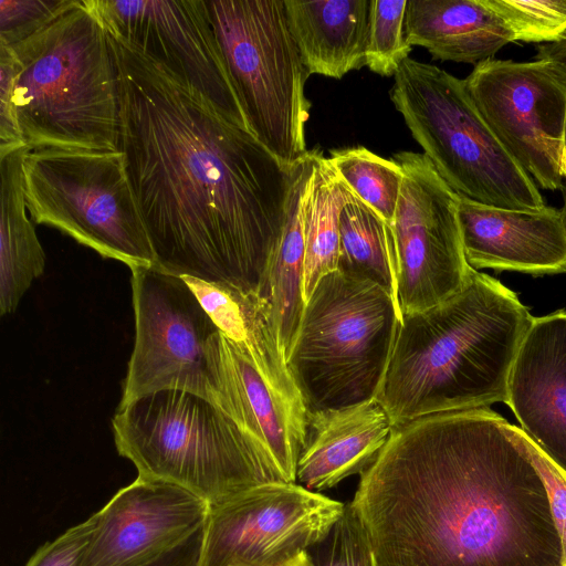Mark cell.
Returning a JSON list of instances; mask_svg holds the SVG:
<instances>
[{
  "mask_svg": "<svg viewBox=\"0 0 566 566\" xmlns=\"http://www.w3.org/2000/svg\"><path fill=\"white\" fill-rule=\"evenodd\" d=\"M9 48L25 147L119 150L118 75L91 0H65L48 23Z\"/></svg>",
  "mask_w": 566,
  "mask_h": 566,
  "instance_id": "obj_4",
  "label": "cell"
},
{
  "mask_svg": "<svg viewBox=\"0 0 566 566\" xmlns=\"http://www.w3.org/2000/svg\"><path fill=\"white\" fill-rule=\"evenodd\" d=\"M27 148V147H25ZM25 148L0 158V314L13 313L45 268V253L27 217L22 157Z\"/></svg>",
  "mask_w": 566,
  "mask_h": 566,
  "instance_id": "obj_24",
  "label": "cell"
},
{
  "mask_svg": "<svg viewBox=\"0 0 566 566\" xmlns=\"http://www.w3.org/2000/svg\"><path fill=\"white\" fill-rule=\"evenodd\" d=\"M390 99L457 195L512 210L547 206L537 185L480 115L463 80L409 57L394 76Z\"/></svg>",
  "mask_w": 566,
  "mask_h": 566,
  "instance_id": "obj_7",
  "label": "cell"
},
{
  "mask_svg": "<svg viewBox=\"0 0 566 566\" xmlns=\"http://www.w3.org/2000/svg\"><path fill=\"white\" fill-rule=\"evenodd\" d=\"M119 150L157 266L255 293L286 221L296 167L163 61L108 33Z\"/></svg>",
  "mask_w": 566,
  "mask_h": 566,
  "instance_id": "obj_1",
  "label": "cell"
},
{
  "mask_svg": "<svg viewBox=\"0 0 566 566\" xmlns=\"http://www.w3.org/2000/svg\"><path fill=\"white\" fill-rule=\"evenodd\" d=\"M535 60L545 61L566 83V40L558 43L539 44Z\"/></svg>",
  "mask_w": 566,
  "mask_h": 566,
  "instance_id": "obj_36",
  "label": "cell"
},
{
  "mask_svg": "<svg viewBox=\"0 0 566 566\" xmlns=\"http://www.w3.org/2000/svg\"><path fill=\"white\" fill-rule=\"evenodd\" d=\"M211 319L263 377L298 411L306 413L289 374L282 347L254 293L182 276Z\"/></svg>",
  "mask_w": 566,
  "mask_h": 566,
  "instance_id": "obj_22",
  "label": "cell"
},
{
  "mask_svg": "<svg viewBox=\"0 0 566 566\" xmlns=\"http://www.w3.org/2000/svg\"><path fill=\"white\" fill-rule=\"evenodd\" d=\"M345 186L327 158L313 149V166L303 199L305 302L319 279L337 270L339 217Z\"/></svg>",
  "mask_w": 566,
  "mask_h": 566,
  "instance_id": "obj_25",
  "label": "cell"
},
{
  "mask_svg": "<svg viewBox=\"0 0 566 566\" xmlns=\"http://www.w3.org/2000/svg\"><path fill=\"white\" fill-rule=\"evenodd\" d=\"M313 547L315 566H377L369 537L350 504H345L328 535Z\"/></svg>",
  "mask_w": 566,
  "mask_h": 566,
  "instance_id": "obj_30",
  "label": "cell"
},
{
  "mask_svg": "<svg viewBox=\"0 0 566 566\" xmlns=\"http://www.w3.org/2000/svg\"><path fill=\"white\" fill-rule=\"evenodd\" d=\"M91 3L108 33L163 61L249 130L207 0H91Z\"/></svg>",
  "mask_w": 566,
  "mask_h": 566,
  "instance_id": "obj_14",
  "label": "cell"
},
{
  "mask_svg": "<svg viewBox=\"0 0 566 566\" xmlns=\"http://www.w3.org/2000/svg\"><path fill=\"white\" fill-rule=\"evenodd\" d=\"M95 527L93 515L42 545L25 566H81Z\"/></svg>",
  "mask_w": 566,
  "mask_h": 566,
  "instance_id": "obj_32",
  "label": "cell"
},
{
  "mask_svg": "<svg viewBox=\"0 0 566 566\" xmlns=\"http://www.w3.org/2000/svg\"><path fill=\"white\" fill-rule=\"evenodd\" d=\"M326 158L345 186L390 224L402 188L401 167L363 146L331 149Z\"/></svg>",
  "mask_w": 566,
  "mask_h": 566,
  "instance_id": "obj_27",
  "label": "cell"
},
{
  "mask_svg": "<svg viewBox=\"0 0 566 566\" xmlns=\"http://www.w3.org/2000/svg\"><path fill=\"white\" fill-rule=\"evenodd\" d=\"M345 195L339 217L337 270L378 284L397 301L390 226L346 186Z\"/></svg>",
  "mask_w": 566,
  "mask_h": 566,
  "instance_id": "obj_26",
  "label": "cell"
},
{
  "mask_svg": "<svg viewBox=\"0 0 566 566\" xmlns=\"http://www.w3.org/2000/svg\"><path fill=\"white\" fill-rule=\"evenodd\" d=\"M205 525L144 566H198Z\"/></svg>",
  "mask_w": 566,
  "mask_h": 566,
  "instance_id": "obj_35",
  "label": "cell"
},
{
  "mask_svg": "<svg viewBox=\"0 0 566 566\" xmlns=\"http://www.w3.org/2000/svg\"><path fill=\"white\" fill-rule=\"evenodd\" d=\"M408 0H370L365 66L380 76H395L412 46L405 29Z\"/></svg>",
  "mask_w": 566,
  "mask_h": 566,
  "instance_id": "obj_28",
  "label": "cell"
},
{
  "mask_svg": "<svg viewBox=\"0 0 566 566\" xmlns=\"http://www.w3.org/2000/svg\"><path fill=\"white\" fill-rule=\"evenodd\" d=\"M345 504L297 483L271 482L212 506L198 566H277L328 535Z\"/></svg>",
  "mask_w": 566,
  "mask_h": 566,
  "instance_id": "obj_13",
  "label": "cell"
},
{
  "mask_svg": "<svg viewBox=\"0 0 566 566\" xmlns=\"http://www.w3.org/2000/svg\"><path fill=\"white\" fill-rule=\"evenodd\" d=\"M65 0H0V44L11 46L48 23Z\"/></svg>",
  "mask_w": 566,
  "mask_h": 566,
  "instance_id": "obj_31",
  "label": "cell"
},
{
  "mask_svg": "<svg viewBox=\"0 0 566 566\" xmlns=\"http://www.w3.org/2000/svg\"><path fill=\"white\" fill-rule=\"evenodd\" d=\"M22 175L34 223L54 227L129 269L157 266L123 151L27 147Z\"/></svg>",
  "mask_w": 566,
  "mask_h": 566,
  "instance_id": "obj_9",
  "label": "cell"
},
{
  "mask_svg": "<svg viewBox=\"0 0 566 566\" xmlns=\"http://www.w3.org/2000/svg\"><path fill=\"white\" fill-rule=\"evenodd\" d=\"M405 29L408 43L433 59L474 65L514 42L484 0H408Z\"/></svg>",
  "mask_w": 566,
  "mask_h": 566,
  "instance_id": "obj_21",
  "label": "cell"
},
{
  "mask_svg": "<svg viewBox=\"0 0 566 566\" xmlns=\"http://www.w3.org/2000/svg\"><path fill=\"white\" fill-rule=\"evenodd\" d=\"M312 166L313 149L296 167L284 230L254 293L279 339L285 360L305 307L303 199Z\"/></svg>",
  "mask_w": 566,
  "mask_h": 566,
  "instance_id": "obj_23",
  "label": "cell"
},
{
  "mask_svg": "<svg viewBox=\"0 0 566 566\" xmlns=\"http://www.w3.org/2000/svg\"><path fill=\"white\" fill-rule=\"evenodd\" d=\"M533 317L514 291L472 269L455 294L401 317L376 399L395 428L506 403L512 366Z\"/></svg>",
  "mask_w": 566,
  "mask_h": 566,
  "instance_id": "obj_3",
  "label": "cell"
},
{
  "mask_svg": "<svg viewBox=\"0 0 566 566\" xmlns=\"http://www.w3.org/2000/svg\"><path fill=\"white\" fill-rule=\"evenodd\" d=\"M291 35L308 75L340 80L365 66L370 0H284Z\"/></svg>",
  "mask_w": 566,
  "mask_h": 566,
  "instance_id": "obj_20",
  "label": "cell"
},
{
  "mask_svg": "<svg viewBox=\"0 0 566 566\" xmlns=\"http://www.w3.org/2000/svg\"><path fill=\"white\" fill-rule=\"evenodd\" d=\"M530 454L544 480L563 545V566H566V473L553 463L525 434Z\"/></svg>",
  "mask_w": 566,
  "mask_h": 566,
  "instance_id": "obj_34",
  "label": "cell"
},
{
  "mask_svg": "<svg viewBox=\"0 0 566 566\" xmlns=\"http://www.w3.org/2000/svg\"><path fill=\"white\" fill-rule=\"evenodd\" d=\"M560 192H562V198H563V208L566 211V184L563 185Z\"/></svg>",
  "mask_w": 566,
  "mask_h": 566,
  "instance_id": "obj_39",
  "label": "cell"
},
{
  "mask_svg": "<svg viewBox=\"0 0 566 566\" xmlns=\"http://www.w3.org/2000/svg\"><path fill=\"white\" fill-rule=\"evenodd\" d=\"M135 343L117 409L161 390L211 400L206 346L220 332L182 276L130 268Z\"/></svg>",
  "mask_w": 566,
  "mask_h": 566,
  "instance_id": "obj_10",
  "label": "cell"
},
{
  "mask_svg": "<svg viewBox=\"0 0 566 566\" xmlns=\"http://www.w3.org/2000/svg\"><path fill=\"white\" fill-rule=\"evenodd\" d=\"M475 108L521 168L544 190H560L566 83L542 60L489 59L463 80Z\"/></svg>",
  "mask_w": 566,
  "mask_h": 566,
  "instance_id": "obj_12",
  "label": "cell"
},
{
  "mask_svg": "<svg viewBox=\"0 0 566 566\" xmlns=\"http://www.w3.org/2000/svg\"><path fill=\"white\" fill-rule=\"evenodd\" d=\"M306 440L296 483L314 492L363 473L376 460L395 428L378 400L307 415Z\"/></svg>",
  "mask_w": 566,
  "mask_h": 566,
  "instance_id": "obj_19",
  "label": "cell"
},
{
  "mask_svg": "<svg viewBox=\"0 0 566 566\" xmlns=\"http://www.w3.org/2000/svg\"><path fill=\"white\" fill-rule=\"evenodd\" d=\"M506 23L513 41L558 43L566 40V0H484Z\"/></svg>",
  "mask_w": 566,
  "mask_h": 566,
  "instance_id": "obj_29",
  "label": "cell"
},
{
  "mask_svg": "<svg viewBox=\"0 0 566 566\" xmlns=\"http://www.w3.org/2000/svg\"><path fill=\"white\" fill-rule=\"evenodd\" d=\"M349 504L377 566H563L524 432L490 408L394 428Z\"/></svg>",
  "mask_w": 566,
  "mask_h": 566,
  "instance_id": "obj_2",
  "label": "cell"
},
{
  "mask_svg": "<svg viewBox=\"0 0 566 566\" xmlns=\"http://www.w3.org/2000/svg\"><path fill=\"white\" fill-rule=\"evenodd\" d=\"M521 430L566 473V310L533 317L507 385Z\"/></svg>",
  "mask_w": 566,
  "mask_h": 566,
  "instance_id": "obj_18",
  "label": "cell"
},
{
  "mask_svg": "<svg viewBox=\"0 0 566 566\" xmlns=\"http://www.w3.org/2000/svg\"><path fill=\"white\" fill-rule=\"evenodd\" d=\"M210 509L181 486L137 475L93 514L81 566H144L202 527Z\"/></svg>",
  "mask_w": 566,
  "mask_h": 566,
  "instance_id": "obj_15",
  "label": "cell"
},
{
  "mask_svg": "<svg viewBox=\"0 0 566 566\" xmlns=\"http://www.w3.org/2000/svg\"><path fill=\"white\" fill-rule=\"evenodd\" d=\"M403 171L391 230L396 294L401 317L428 310L464 285L473 268L465 260L459 196L423 153L399 151Z\"/></svg>",
  "mask_w": 566,
  "mask_h": 566,
  "instance_id": "obj_11",
  "label": "cell"
},
{
  "mask_svg": "<svg viewBox=\"0 0 566 566\" xmlns=\"http://www.w3.org/2000/svg\"><path fill=\"white\" fill-rule=\"evenodd\" d=\"M13 80L14 63L11 50L0 44V158L25 148L13 112Z\"/></svg>",
  "mask_w": 566,
  "mask_h": 566,
  "instance_id": "obj_33",
  "label": "cell"
},
{
  "mask_svg": "<svg viewBox=\"0 0 566 566\" xmlns=\"http://www.w3.org/2000/svg\"><path fill=\"white\" fill-rule=\"evenodd\" d=\"M562 174H563V177L566 178V145L564 147L563 155H562Z\"/></svg>",
  "mask_w": 566,
  "mask_h": 566,
  "instance_id": "obj_38",
  "label": "cell"
},
{
  "mask_svg": "<svg viewBox=\"0 0 566 566\" xmlns=\"http://www.w3.org/2000/svg\"><path fill=\"white\" fill-rule=\"evenodd\" d=\"M400 321L396 298L378 284L338 270L322 276L286 357L306 413L375 399Z\"/></svg>",
  "mask_w": 566,
  "mask_h": 566,
  "instance_id": "obj_6",
  "label": "cell"
},
{
  "mask_svg": "<svg viewBox=\"0 0 566 566\" xmlns=\"http://www.w3.org/2000/svg\"><path fill=\"white\" fill-rule=\"evenodd\" d=\"M211 401L253 437L284 480L296 483L307 416L296 410L221 332L206 346Z\"/></svg>",
  "mask_w": 566,
  "mask_h": 566,
  "instance_id": "obj_16",
  "label": "cell"
},
{
  "mask_svg": "<svg viewBox=\"0 0 566 566\" xmlns=\"http://www.w3.org/2000/svg\"><path fill=\"white\" fill-rule=\"evenodd\" d=\"M251 134L286 168L308 155L310 76L291 35L284 0H207Z\"/></svg>",
  "mask_w": 566,
  "mask_h": 566,
  "instance_id": "obj_8",
  "label": "cell"
},
{
  "mask_svg": "<svg viewBox=\"0 0 566 566\" xmlns=\"http://www.w3.org/2000/svg\"><path fill=\"white\" fill-rule=\"evenodd\" d=\"M277 566H315L307 551H303Z\"/></svg>",
  "mask_w": 566,
  "mask_h": 566,
  "instance_id": "obj_37",
  "label": "cell"
},
{
  "mask_svg": "<svg viewBox=\"0 0 566 566\" xmlns=\"http://www.w3.org/2000/svg\"><path fill=\"white\" fill-rule=\"evenodd\" d=\"M458 217L464 256L474 270L493 269L534 276L566 273V211L563 206L512 210L459 196Z\"/></svg>",
  "mask_w": 566,
  "mask_h": 566,
  "instance_id": "obj_17",
  "label": "cell"
},
{
  "mask_svg": "<svg viewBox=\"0 0 566 566\" xmlns=\"http://www.w3.org/2000/svg\"><path fill=\"white\" fill-rule=\"evenodd\" d=\"M119 455L138 476L181 486L210 507L254 486L286 482L262 446L202 396L161 390L116 410Z\"/></svg>",
  "mask_w": 566,
  "mask_h": 566,
  "instance_id": "obj_5",
  "label": "cell"
}]
</instances>
